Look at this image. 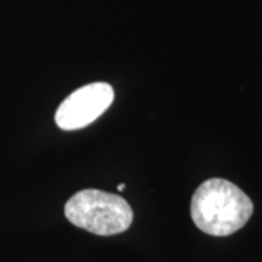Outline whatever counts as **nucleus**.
I'll return each instance as SVG.
<instances>
[{
	"label": "nucleus",
	"mask_w": 262,
	"mask_h": 262,
	"mask_svg": "<svg viewBox=\"0 0 262 262\" xmlns=\"http://www.w3.org/2000/svg\"><path fill=\"white\" fill-rule=\"evenodd\" d=\"M253 213L251 198L234 184L220 178L203 182L191 200L195 226L211 236H229L242 229Z\"/></svg>",
	"instance_id": "obj_1"
},
{
	"label": "nucleus",
	"mask_w": 262,
	"mask_h": 262,
	"mask_svg": "<svg viewBox=\"0 0 262 262\" xmlns=\"http://www.w3.org/2000/svg\"><path fill=\"white\" fill-rule=\"evenodd\" d=\"M67 220L99 236H113L125 232L133 223V210L122 196L99 189L76 192L64 207Z\"/></svg>",
	"instance_id": "obj_2"
},
{
	"label": "nucleus",
	"mask_w": 262,
	"mask_h": 262,
	"mask_svg": "<svg viewBox=\"0 0 262 262\" xmlns=\"http://www.w3.org/2000/svg\"><path fill=\"white\" fill-rule=\"evenodd\" d=\"M114 101V89L105 82L84 84L70 94L56 113V124L66 131L83 128L99 118Z\"/></svg>",
	"instance_id": "obj_3"
},
{
	"label": "nucleus",
	"mask_w": 262,
	"mask_h": 262,
	"mask_svg": "<svg viewBox=\"0 0 262 262\" xmlns=\"http://www.w3.org/2000/svg\"><path fill=\"white\" fill-rule=\"evenodd\" d=\"M124 188H125V185H124V184H118V187H117V189H118V191H122Z\"/></svg>",
	"instance_id": "obj_4"
}]
</instances>
